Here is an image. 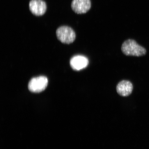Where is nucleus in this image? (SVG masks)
I'll list each match as a JSON object with an SVG mask.
<instances>
[{
    "mask_svg": "<svg viewBox=\"0 0 149 149\" xmlns=\"http://www.w3.org/2000/svg\"><path fill=\"white\" fill-rule=\"evenodd\" d=\"M121 50L125 55L133 56H142L146 55L147 53L144 47L132 39L126 40L123 43Z\"/></svg>",
    "mask_w": 149,
    "mask_h": 149,
    "instance_id": "f257e3e1",
    "label": "nucleus"
},
{
    "mask_svg": "<svg viewBox=\"0 0 149 149\" xmlns=\"http://www.w3.org/2000/svg\"><path fill=\"white\" fill-rule=\"evenodd\" d=\"M58 40L63 43L70 44L73 42L76 38V34L73 29L68 26L59 27L56 31Z\"/></svg>",
    "mask_w": 149,
    "mask_h": 149,
    "instance_id": "f03ea898",
    "label": "nucleus"
},
{
    "mask_svg": "<svg viewBox=\"0 0 149 149\" xmlns=\"http://www.w3.org/2000/svg\"><path fill=\"white\" fill-rule=\"evenodd\" d=\"M48 84L47 78L45 76H40L31 79L28 85V88L31 92L40 93L46 88Z\"/></svg>",
    "mask_w": 149,
    "mask_h": 149,
    "instance_id": "7ed1b4c3",
    "label": "nucleus"
},
{
    "mask_svg": "<svg viewBox=\"0 0 149 149\" xmlns=\"http://www.w3.org/2000/svg\"><path fill=\"white\" fill-rule=\"evenodd\" d=\"M71 7L76 13L85 14L91 8V1L90 0H72Z\"/></svg>",
    "mask_w": 149,
    "mask_h": 149,
    "instance_id": "20e7f679",
    "label": "nucleus"
},
{
    "mask_svg": "<svg viewBox=\"0 0 149 149\" xmlns=\"http://www.w3.org/2000/svg\"><path fill=\"white\" fill-rule=\"evenodd\" d=\"M29 5L31 12L35 15H42L46 10V3L43 0H31Z\"/></svg>",
    "mask_w": 149,
    "mask_h": 149,
    "instance_id": "39448f33",
    "label": "nucleus"
},
{
    "mask_svg": "<svg viewBox=\"0 0 149 149\" xmlns=\"http://www.w3.org/2000/svg\"><path fill=\"white\" fill-rule=\"evenodd\" d=\"M89 63L87 58L82 55H76L70 59V64L72 69L79 71L86 68Z\"/></svg>",
    "mask_w": 149,
    "mask_h": 149,
    "instance_id": "423d86ee",
    "label": "nucleus"
},
{
    "mask_svg": "<svg viewBox=\"0 0 149 149\" xmlns=\"http://www.w3.org/2000/svg\"><path fill=\"white\" fill-rule=\"evenodd\" d=\"M133 88V85L131 82L127 80H123L117 85L116 91L120 96L126 97L131 94Z\"/></svg>",
    "mask_w": 149,
    "mask_h": 149,
    "instance_id": "0eeeda50",
    "label": "nucleus"
}]
</instances>
